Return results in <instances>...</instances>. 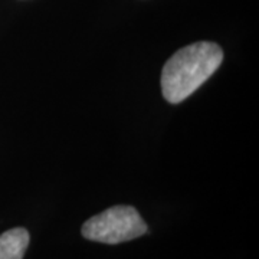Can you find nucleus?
Instances as JSON below:
<instances>
[{
  "mask_svg": "<svg viewBox=\"0 0 259 259\" xmlns=\"http://www.w3.org/2000/svg\"><path fill=\"white\" fill-rule=\"evenodd\" d=\"M222 61V48L213 42L203 40L182 48L163 68V97L171 104L185 101L216 72Z\"/></svg>",
  "mask_w": 259,
  "mask_h": 259,
  "instance_id": "1",
  "label": "nucleus"
},
{
  "mask_svg": "<svg viewBox=\"0 0 259 259\" xmlns=\"http://www.w3.org/2000/svg\"><path fill=\"white\" fill-rule=\"evenodd\" d=\"M29 245V233L15 228L0 235V259H23Z\"/></svg>",
  "mask_w": 259,
  "mask_h": 259,
  "instance_id": "3",
  "label": "nucleus"
},
{
  "mask_svg": "<svg viewBox=\"0 0 259 259\" xmlns=\"http://www.w3.org/2000/svg\"><path fill=\"white\" fill-rule=\"evenodd\" d=\"M147 223L131 206H114L83 223V238L94 242L115 245L133 241L147 232Z\"/></svg>",
  "mask_w": 259,
  "mask_h": 259,
  "instance_id": "2",
  "label": "nucleus"
}]
</instances>
